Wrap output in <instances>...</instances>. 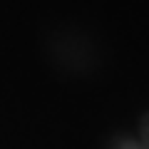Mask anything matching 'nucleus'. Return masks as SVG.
Segmentation results:
<instances>
[{
  "instance_id": "f257e3e1",
  "label": "nucleus",
  "mask_w": 149,
  "mask_h": 149,
  "mask_svg": "<svg viewBox=\"0 0 149 149\" xmlns=\"http://www.w3.org/2000/svg\"><path fill=\"white\" fill-rule=\"evenodd\" d=\"M139 147L149 149V112H144L139 119Z\"/></svg>"
},
{
  "instance_id": "f03ea898",
  "label": "nucleus",
  "mask_w": 149,
  "mask_h": 149,
  "mask_svg": "<svg viewBox=\"0 0 149 149\" xmlns=\"http://www.w3.org/2000/svg\"><path fill=\"white\" fill-rule=\"evenodd\" d=\"M114 149H142L137 142H132V139H117L114 142Z\"/></svg>"
}]
</instances>
